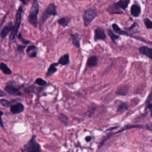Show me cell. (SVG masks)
Listing matches in <instances>:
<instances>
[{"instance_id":"obj_1","label":"cell","mask_w":152,"mask_h":152,"mask_svg":"<svg viewBox=\"0 0 152 152\" xmlns=\"http://www.w3.org/2000/svg\"><path fill=\"white\" fill-rule=\"evenodd\" d=\"M130 3V0H119V1L114 3L112 4H110L107 8V11L111 14V15H114V14H122V11H119V9L121 8L124 10H126Z\"/></svg>"},{"instance_id":"obj_2","label":"cell","mask_w":152,"mask_h":152,"mask_svg":"<svg viewBox=\"0 0 152 152\" xmlns=\"http://www.w3.org/2000/svg\"><path fill=\"white\" fill-rule=\"evenodd\" d=\"M39 12V5L36 0L33 2L31 8L30 10L29 15L28 16V21L30 24L35 27H36L38 24L37 15Z\"/></svg>"},{"instance_id":"obj_3","label":"cell","mask_w":152,"mask_h":152,"mask_svg":"<svg viewBox=\"0 0 152 152\" xmlns=\"http://www.w3.org/2000/svg\"><path fill=\"white\" fill-rule=\"evenodd\" d=\"M57 15V7L54 3H51L49 4V6L46 8L45 11L43 13V15L41 16L40 22V29L42 28V25L45 23V22L47 20V19L51 16H55Z\"/></svg>"},{"instance_id":"obj_4","label":"cell","mask_w":152,"mask_h":152,"mask_svg":"<svg viewBox=\"0 0 152 152\" xmlns=\"http://www.w3.org/2000/svg\"><path fill=\"white\" fill-rule=\"evenodd\" d=\"M98 12L96 8H90L84 11L83 15V24L85 27H88L93 20L97 17Z\"/></svg>"},{"instance_id":"obj_5","label":"cell","mask_w":152,"mask_h":152,"mask_svg":"<svg viewBox=\"0 0 152 152\" xmlns=\"http://www.w3.org/2000/svg\"><path fill=\"white\" fill-rule=\"evenodd\" d=\"M22 12H23V8H22V6H21L19 7V8L18 9V10L16 12L15 23V24L13 25L12 30L11 31V34L10 35L11 39H15L16 36L18 34L21 22H22Z\"/></svg>"},{"instance_id":"obj_6","label":"cell","mask_w":152,"mask_h":152,"mask_svg":"<svg viewBox=\"0 0 152 152\" xmlns=\"http://www.w3.org/2000/svg\"><path fill=\"white\" fill-rule=\"evenodd\" d=\"M36 136L33 135L31 140L24 146V151L26 152H40V144L35 140Z\"/></svg>"},{"instance_id":"obj_7","label":"cell","mask_w":152,"mask_h":152,"mask_svg":"<svg viewBox=\"0 0 152 152\" xmlns=\"http://www.w3.org/2000/svg\"><path fill=\"white\" fill-rule=\"evenodd\" d=\"M5 91L12 96H20L22 95V93L20 92V90L16 87L15 86L12 85L10 83H8L7 84L6 86L4 87Z\"/></svg>"},{"instance_id":"obj_8","label":"cell","mask_w":152,"mask_h":152,"mask_svg":"<svg viewBox=\"0 0 152 152\" xmlns=\"http://www.w3.org/2000/svg\"><path fill=\"white\" fill-rule=\"evenodd\" d=\"M106 39V35L103 29L98 27L94 31V39L95 41L98 40H105Z\"/></svg>"},{"instance_id":"obj_9","label":"cell","mask_w":152,"mask_h":152,"mask_svg":"<svg viewBox=\"0 0 152 152\" xmlns=\"http://www.w3.org/2000/svg\"><path fill=\"white\" fill-rule=\"evenodd\" d=\"M24 108V105L22 103H18L15 105H12L10 108V110L11 113L14 114H17L23 112Z\"/></svg>"},{"instance_id":"obj_10","label":"cell","mask_w":152,"mask_h":152,"mask_svg":"<svg viewBox=\"0 0 152 152\" xmlns=\"http://www.w3.org/2000/svg\"><path fill=\"white\" fill-rule=\"evenodd\" d=\"M139 52L152 60V48L146 46H142L139 48Z\"/></svg>"},{"instance_id":"obj_11","label":"cell","mask_w":152,"mask_h":152,"mask_svg":"<svg viewBox=\"0 0 152 152\" xmlns=\"http://www.w3.org/2000/svg\"><path fill=\"white\" fill-rule=\"evenodd\" d=\"M12 27H13L12 23L10 22L7 26H6L1 31V32H0V37H1L2 39L5 38L8 35V33L12 31Z\"/></svg>"},{"instance_id":"obj_12","label":"cell","mask_w":152,"mask_h":152,"mask_svg":"<svg viewBox=\"0 0 152 152\" xmlns=\"http://www.w3.org/2000/svg\"><path fill=\"white\" fill-rule=\"evenodd\" d=\"M130 12L131 15L135 17H139L142 12L141 7L139 4H133L132 5L130 10Z\"/></svg>"},{"instance_id":"obj_13","label":"cell","mask_w":152,"mask_h":152,"mask_svg":"<svg viewBox=\"0 0 152 152\" xmlns=\"http://www.w3.org/2000/svg\"><path fill=\"white\" fill-rule=\"evenodd\" d=\"M129 89H130V87L127 85L122 86L117 89V90L115 92V94L117 95L122 96H127L128 93Z\"/></svg>"},{"instance_id":"obj_14","label":"cell","mask_w":152,"mask_h":152,"mask_svg":"<svg viewBox=\"0 0 152 152\" xmlns=\"http://www.w3.org/2000/svg\"><path fill=\"white\" fill-rule=\"evenodd\" d=\"M98 65V58L96 56L90 57L87 61L86 66L88 67H97Z\"/></svg>"},{"instance_id":"obj_15","label":"cell","mask_w":152,"mask_h":152,"mask_svg":"<svg viewBox=\"0 0 152 152\" xmlns=\"http://www.w3.org/2000/svg\"><path fill=\"white\" fill-rule=\"evenodd\" d=\"M58 65V62L52 63V64H51L50 66L49 67L48 69L47 73H46V76L47 77H50V76H52L54 73H56L58 70V69L57 68Z\"/></svg>"},{"instance_id":"obj_16","label":"cell","mask_w":152,"mask_h":152,"mask_svg":"<svg viewBox=\"0 0 152 152\" xmlns=\"http://www.w3.org/2000/svg\"><path fill=\"white\" fill-rule=\"evenodd\" d=\"M70 36L72 40V44L73 45L77 48H79L80 47V36L78 33H71L70 34Z\"/></svg>"},{"instance_id":"obj_17","label":"cell","mask_w":152,"mask_h":152,"mask_svg":"<svg viewBox=\"0 0 152 152\" xmlns=\"http://www.w3.org/2000/svg\"><path fill=\"white\" fill-rule=\"evenodd\" d=\"M69 63H70V55L68 53L61 56L58 62V64H61L62 65H67Z\"/></svg>"},{"instance_id":"obj_18","label":"cell","mask_w":152,"mask_h":152,"mask_svg":"<svg viewBox=\"0 0 152 152\" xmlns=\"http://www.w3.org/2000/svg\"><path fill=\"white\" fill-rule=\"evenodd\" d=\"M112 28L114 29V31L118 35H124V36H128L129 34L124 31H122L120 29V27L116 24V23H114L112 25Z\"/></svg>"},{"instance_id":"obj_19","label":"cell","mask_w":152,"mask_h":152,"mask_svg":"<svg viewBox=\"0 0 152 152\" xmlns=\"http://www.w3.org/2000/svg\"><path fill=\"white\" fill-rule=\"evenodd\" d=\"M128 108V104L127 102H121L117 108V112L118 114L123 113L124 111H126Z\"/></svg>"},{"instance_id":"obj_20","label":"cell","mask_w":152,"mask_h":152,"mask_svg":"<svg viewBox=\"0 0 152 152\" xmlns=\"http://www.w3.org/2000/svg\"><path fill=\"white\" fill-rule=\"evenodd\" d=\"M70 22H71V18L68 17H64L61 18L57 20L58 23L60 25H61L64 27L68 26V24L70 23Z\"/></svg>"},{"instance_id":"obj_21","label":"cell","mask_w":152,"mask_h":152,"mask_svg":"<svg viewBox=\"0 0 152 152\" xmlns=\"http://www.w3.org/2000/svg\"><path fill=\"white\" fill-rule=\"evenodd\" d=\"M0 69L6 75H10L12 73L11 70L8 68V67L4 63L1 62L0 64Z\"/></svg>"},{"instance_id":"obj_22","label":"cell","mask_w":152,"mask_h":152,"mask_svg":"<svg viewBox=\"0 0 152 152\" xmlns=\"http://www.w3.org/2000/svg\"><path fill=\"white\" fill-rule=\"evenodd\" d=\"M58 119L60 121V122H62L63 124H64L65 126H67L68 125L69 118L66 115L62 113H60L58 116Z\"/></svg>"},{"instance_id":"obj_23","label":"cell","mask_w":152,"mask_h":152,"mask_svg":"<svg viewBox=\"0 0 152 152\" xmlns=\"http://www.w3.org/2000/svg\"><path fill=\"white\" fill-rule=\"evenodd\" d=\"M108 34L109 36L110 37V39H111L112 42H114V43H115L116 40L119 38V36L118 35H117V34L114 33L112 31V30H110V29H108Z\"/></svg>"},{"instance_id":"obj_24","label":"cell","mask_w":152,"mask_h":152,"mask_svg":"<svg viewBox=\"0 0 152 152\" xmlns=\"http://www.w3.org/2000/svg\"><path fill=\"white\" fill-rule=\"evenodd\" d=\"M146 104V107L149 108V109L150 110L152 109V92L149 94L148 98L147 99Z\"/></svg>"},{"instance_id":"obj_25","label":"cell","mask_w":152,"mask_h":152,"mask_svg":"<svg viewBox=\"0 0 152 152\" xmlns=\"http://www.w3.org/2000/svg\"><path fill=\"white\" fill-rule=\"evenodd\" d=\"M47 81L45 80H44V79L41 78H37L35 81V85H39V86H45L47 85Z\"/></svg>"},{"instance_id":"obj_26","label":"cell","mask_w":152,"mask_h":152,"mask_svg":"<svg viewBox=\"0 0 152 152\" xmlns=\"http://www.w3.org/2000/svg\"><path fill=\"white\" fill-rule=\"evenodd\" d=\"M144 23L147 29H152V21L148 18H145L144 19Z\"/></svg>"},{"instance_id":"obj_27","label":"cell","mask_w":152,"mask_h":152,"mask_svg":"<svg viewBox=\"0 0 152 152\" xmlns=\"http://www.w3.org/2000/svg\"><path fill=\"white\" fill-rule=\"evenodd\" d=\"M0 102H1V105H2L3 106H4V107H7V108L10 107V108H11V106H12L11 102H10V101H7V99H1V101H0Z\"/></svg>"},{"instance_id":"obj_28","label":"cell","mask_w":152,"mask_h":152,"mask_svg":"<svg viewBox=\"0 0 152 152\" xmlns=\"http://www.w3.org/2000/svg\"><path fill=\"white\" fill-rule=\"evenodd\" d=\"M18 39L19 40H20L21 42L24 44H30L31 42L29 40H26L25 39H24L22 36V34L21 33H19L18 35Z\"/></svg>"},{"instance_id":"obj_29","label":"cell","mask_w":152,"mask_h":152,"mask_svg":"<svg viewBox=\"0 0 152 152\" xmlns=\"http://www.w3.org/2000/svg\"><path fill=\"white\" fill-rule=\"evenodd\" d=\"M37 49L36 47L35 46V45H31V46H29L28 47H27V49H26V52L27 53H30L31 51L33 52V51H35V50Z\"/></svg>"},{"instance_id":"obj_30","label":"cell","mask_w":152,"mask_h":152,"mask_svg":"<svg viewBox=\"0 0 152 152\" xmlns=\"http://www.w3.org/2000/svg\"><path fill=\"white\" fill-rule=\"evenodd\" d=\"M3 112L2 111H0V126H1L2 128H4V124H3V121L2 119V115H3Z\"/></svg>"},{"instance_id":"obj_31","label":"cell","mask_w":152,"mask_h":152,"mask_svg":"<svg viewBox=\"0 0 152 152\" xmlns=\"http://www.w3.org/2000/svg\"><path fill=\"white\" fill-rule=\"evenodd\" d=\"M37 56V52L36 51H33L29 54V57L31 58H35Z\"/></svg>"},{"instance_id":"obj_32","label":"cell","mask_w":152,"mask_h":152,"mask_svg":"<svg viewBox=\"0 0 152 152\" xmlns=\"http://www.w3.org/2000/svg\"><path fill=\"white\" fill-rule=\"evenodd\" d=\"M25 48H26V47H25V46H23V45L17 46V49H18L19 51H22Z\"/></svg>"},{"instance_id":"obj_33","label":"cell","mask_w":152,"mask_h":152,"mask_svg":"<svg viewBox=\"0 0 152 152\" xmlns=\"http://www.w3.org/2000/svg\"><path fill=\"white\" fill-rule=\"evenodd\" d=\"M6 96V93L4 92L2 90L0 89V97H4V96Z\"/></svg>"},{"instance_id":"obj_34","label":"cell","mask_w":152,"mask_h":152,"mask_svg":"<svg viewBox=\"0 0 152 152\" xmlns=\"http://www.w3.org/2000/svg\"><path fill=\"white\" fill-rule=\"evenodd\" d=\"M92 137L90 136H87L86 138H85V140L87 142H90L91 140H92Z\"/></svg>"},{"instance_id":"obj_35","label":"cell","mask_w":152,"mask_h":152,"mask_svg":"<svg viewBox=\"0 0 152 152\" xmlns=\"http://www.w3.org/2000/svg\"><path fill=\"white\" fill-rule=\"evenodd\" d=\"M150 111H151V115H152V109L150 110Z\"/></svg>"}]
</instances>
